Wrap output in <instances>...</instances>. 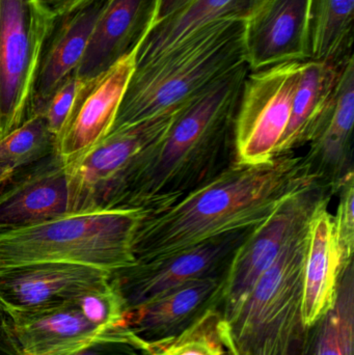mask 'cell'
Masks as SVG:
<instances>
[{
    "label": "cell",
    "mask_w": 354,
    "mask_h": 355,
    "mask_svg": "<svg viewBox=\"0 0 354 355\" xmlns=\"http://www.w3.org/2000/svg\"><path fill=\"white\" fill-rule=\"evenodd\" d=\"M247 64L185 106L163 139L131 164L104 209L164 210L236 160L235 124Z\"/></svg>",
    "instance_id": "obj_1"
},
{
    "label": "cell",
    "mask_w": 354,
    "mask_h": 355,
    "mask_svg": "<svg viewBox=\"0 0 354 355\" xmlns=\"http://www.w3.org/2000/svg\"><path fill=\"white\" fill-rule=\"evenodd\" d=\"M303 156L235 162L164 210L145 213L133 241L136 262L157 260L263 223L287 198L317 183ZM319 183V182H318Z\"/></svg>",
    "instance_id": "obj_2"
},
{
    "label": "cell",
    "mask_w": 354,
    "mask_h": 355,
    "mask_svg": "<svg viewBox=\"0 0 354 355\" xmlns=\"http://www.w3.org/2000/svg\"><path fill=\"white\" fill-rule=\"evenodd\" d=\"M245 18L226 17L135 64L109 133L181 110L247 64Z\"/></svg>",
    "instance_id": "obj_3"
},
{
    "label": "cell",
    "mask_w": 354,
    "mask_h": 355,
    "mask_svg": "<svg viewBox=\"0 0 354 355\" xmlns=\"http://www.w3.org/2000/svg\"><path fill=\"white\" fill-rule=\"evenodd\" d=\"M145 212L98 209L0 232V266L68 263L110 273L136 263L133 241Z\"/></svg>",
    "instance_id": "obj_4"
},
{
    "label": "cell",
    "mask_w": 354,
    "mask_h": 355,
    "mask_svg": "<svg viewBox=\"0 0 354 355\" xmlns=\"http://www.w3.org/2000/svg\"><path fill=\"white\" fill-rule=\"evenodd\" d=\"M309 227L310 223L288 242L238 308L228 318L220 317L233 355H290L301 343Z\"/></svg>",
    "instance_id": "obj_5"
},
{
    "label": "cell",
    "mask_w": 354,
    "mask_h": 355,
    "mask_svg": "<svg viewBox=\"0 0 354 355\" xmlns=\"http://www.w3.org/2000/svg\"><path fill=\"white\" fill-rule=\"evenodd\" d=\"M334 194L315 183L287 198L237 248L222 279L218 312L228 318L257 279L274 264L288 242L311 220L320 204Z\"/></svg>",
    "instance_id": "obj_6"
},
{
    "label": "cell",
    "mask_w": 354,
    "mask_h": 355,
    "mask_svg": "<svg viewBox=\"0 0 354 355\" xmlns=\"http://www.w3.org/2000/svg\"><path fill=\"white\" fill-rule=\"evenodd\" d=\"M50 18L37 0H0V139L31 116L37 58Z\"/></svg>",
    "instance_id": "obj_7"
},
{
    "label": "cell",
    "mask_w": 354,
    "mask_h": 355,
    "mask_svg": "<svg viewBox=\"0 0 354 355\" xmlns=\"http://www.w3.org/2000/svg\"><path fill=\"white\" fill-rule=\"evenodd\" d=\"M303 62L249 71L235 124L236 160L265 164L274 159L291 114Z\"/></svg>",
    "instance_id": "obj_8"
},
{
    "label": "cell",
    "mask_w": 354,
    "mask_h": 355,
    "mask_svg": "<svg viewBox=\"0 0 354 355\" xmlns=\"http://www.w3.org/2000/svg\"><path fill=\"white\" fill-rule=\"evenodd\" d=\"M181 110L109 133L85 155L66 164L70 212L104 209L106 200L135 159L163 139Z\"/></svg>",
    "instance_id": "obj_9"
},
{
    "label": "cell",
    "mask_w": 354,
    "mask_h": 355,
    "mask_svg": "<svg viewBox=\"0 0 354 355\" xmlns=\"http://www.w3.org/2000/svg\"><path fill=\"white\" fill-rule=\"evenodd\" d=\"M253 229L218 236L166 258L136 262L112 273V281L122 293L129 312L184 284L224 277L235 252Z\"/></svg>",
    "instance_id": "obj_10"
},
{
    "label": "cell",
    "mask_w": 354,
    "mask_h": 355,
    "mask_svg": "<svg viewBox=\"0 0 354 355\" xmlns=\"http://www.w3.org/2000/svg\"><path fill=\"white\" fill-rule=\"evenodd\" d=\"M112 275L102 269L68 263L0 266V315L71 304L109 283Z\"/></svg>",
    "instance_id": "obj_11"
},
{
    "label": "cell",
    "mask_w": 354,
    "mask_h": 355,
    "mask_svg": "<svg viewBox=\"0 0 354 355\" xmlns=\"http://www.w3.org/2000/svg\"><path fill=\"white\" fill-rule=\"evenodd\" d=\"M3 317L6 336L16 355H75L98 344L135 336L128 327H95L81 314L75 302Z\"/></svg>",
    "instance_id": "obj_12"
},
{
    "label": "cell",
    "mask_w": 354,
    "mask_h": 355,
    "mask_svg": "<svg viewBox=\"0 0 354 355\" xmlns=\"http://www.w3.org/2000/svg\"><path fill=\"white\" fill-rule=\"evenodd\" d=\"M135 68V51L95 78L85 80L72 114L56 137L54 154L66 164L103 141L114 127Z\"/></svg>",
    "instance_id": "obj_13"
},
{
    "label": "cell",
    "mask_w": 354,
    "mask_h": 355,
    "mask_svg": "<svg viewBox=\"0 0 354 355\" xmlns=\"http://www.w3.org/2000/svg\"><path fill=\"white\" fill-rule=\"evenodd\" d=\"M109 1L85 0L50 18L37 58L31 114L42 112L54 92L76 74L94 29Z\"/></svg>",
    "instance_id": "obj_14"
},
{
    "label": "cell",
    "mask_w": 354,
    "mask_h": 355,
    "mask_svg": "<svg viewBox=\"0 0 354 355\" xmlns=\"http://www.w3.org/2000/svg\"><path fill=\"white\" fill-rule=\"evenodd\" d=\"M311 0H262L245 20L249 70L311 60Z\"/></svg>",
    "instance_id": "obj_15"
},
{
    "label": "cell",
    "mask_w": 354,
    "mask_h": 355,
    "mask_svg": "<svg viewBox=\"0 0 354 355\" xmlns=\"http://www.w3.org/2000/svg\"><path fill=\"white\" fill-rule=\"evenodd\" d=\"M69 212L67 166L54 153L0 192V232L37 225Z\"/></svg>",
    "instance_id": "obj_16"
},
{
    "label": "cell",
    "mask_w": 354,
    "mask_h": 355,
    "mask_svg": "<svg viewBox=\"0 0 354 355\" xmlns=\"http://www.w3.org/2000/svg\"><path fill=\"white\" fill-rule=\"evenodd\" d=\"M224 277L184 284L129 311L127 327L150 348L174 339L220 304Z\"/></svg>",
    "instance_id": "obj_17"
},
{
    "label": "cell",
    "mask_w": 354,
    "mask_h": 355,
    "mask_svg": "<svg viewBox=\"0 0 354 355\" xmlns=\"http://www.w3.org/2000/svg\"><path fill=\"white\" fill-rule=\"evenodd\" d=\"M354 58L343 67L332 112L305 157L321 185L337 191L353 172Z\"/></svg>",
    "instance_id": "obj_18"
},
{
    "label": "cell",
    "mask_w": 354,
    "mask_h": 355,
    "mask_svg": "<svg viewBox=\"0 0 354 355\" xmlns=\"http://www.w3.org/2000/svg\"><path fill=\"white\" fill-rule=\"evenodd\" d=\"M157 0H110L98 20L77 70L89 80L133 53L151 28Z\"/></svg>",
    "instance_id": "obj_19"
},
{
    "label": "cell",
    "mask_w": 354,
    "mask_h": 355,
    "mask_svg": "<svg viewBox=\"0 0 354 355\" xmlns=\"http://www.w3.org/2000/svg\"><path fill=\"white\" fill-rule=\"evenodd\" d=\"M330 200L322 202L310 221L301 304L303 331L315 324L332 308L347 267L337 242L333 214L328 211Z\"/></svg>",
    "instance_id": "obj_20"
},
{
    "label": "cell",
    "mask_w": 354,
    "mask_h": 355,
    "mask_svg": "<svg viewBox=\"0 0 354 355\" xmlns=\"http://www.w3.org/2000/svg\"><path fill=\"white\" fill-rule=\"evenodd\" d=\"M347 60L343 62L317 60L303 62L293 100L292 114L276 147L274 157L294 154L297 150L309 146L319 135L332 112L337 85Z\"/></svg>",
    "instance_id": "obj_21"
},
{
    "label": "cell",
    "mask_w": 354,
    "mask_h": 355,
    "mask_svg": "<svg viewBox=\"0 0 354 355\" xmlns=\"http://www.w3.org/2000/svg\"><path fill=\"white\" fill-rule=\"evenodd\" d=\"M262 0H188L153 25L135 50V64L159 55L202 27L226 17L247 19Z\"/></svg>",
    "instance_id": "obj_22"
},
{
    "label": "cell",
    "mask_w": 354,
    "mask_h": 355,
    "mask_svg": "<svg viewBox=\"0 0 354 355\" xmlns=\"http://www.w3.org/2000/svg\"><path fill=\"white\" fill-rule=\"evenodd\" d=\"M299 355H354V265L343 271L332 308L303 331Z\"/></svg>",
    "instance_id": "obj_23"
},
{
    "label": "cell",
    "mask_w": 354,
    "mask_h": 355,
    "mask_svg": "<svg viewBox=\"0 0 354 355\" xmlns=\"http://www.w3.org/2000/svg\"><path fill=\"white\" fill-rule=\"evenodd\" d=\"M354 0H311V60L343 62L353 56Z\"/></svg>",
    "instance_id": "obj_24"
},
{
    "label": "cell",
    "mask_w": 354,
    "mask_h": 355,
    "mask_svg": "<svg viewBox=\"0 0 354 355\" xmlns=\"http://www.w3.org/2000/svg\"><path fill=\"white\" fill-rule=\"evenodd\" d=\"M55 137L42 112H35L0 139V166L15 172L37 164L54 153Z\"/></svg>",
    "instance_id": "obj_25"
},
{
    "label": "cell",
    "mask_w": 354,
    "mask_h": 355,
    "mask_svg": "<svg viewBox=\"0 0 354 355\" xmlns=\"http://www.w3.org/2000/svg\"><path fill=\"white\" fill-rule=\"evenodd\" d=\"M151 355H233L222 336L218 306L208 309L174 339L153 346Z\"/></svg>",
    "instance_id": "obj_26"
},
{
    "label": "cell",
    "mask_w": 354,
    "mask_h": 355,
    "mask_svg": "<svg viewBox=\"0 0 354 355\" xmlns=\"http://www.w3.org/2000/svg\"><path fill=\"white\" fill-rule=\"evenodd\" d=\"M87 321L103 329L127 327L128 309L112 279L100 289L89 292L75 302Z\"/></svg>",
    "instance_id": "obj_27"
},
{
    "label": "cell",
    "mask_w": 354,
    "mask_h": 355,
    "mask_svg": "<svg viewBox=\"0 0 354 355\" xmlns=\"http://www.w3.org/2000/svg\"><path fill=\"white\" fill-rule=\"evenodd\" d=\"M339 204L334 219L337 242L345 264L353 261L354 252V175L339 188Z\"/></svg>",
    "instance_id": "obj_28"
},
{
    "label": "cell",
    "mask_w": 354,
    "mask_h": 355,
    "mask_svg": "<svg viewBox=\"0 0 354 355\" xmlns=\"http://www.w3.org/2000/svg\"><path fill=\"white\" fill-rule=\"evenodd\" d=\"M85 80L77 76V74L69 77L50 98L45 107L42 110L44 118L52 135L58 137L69 116L72 114L75 102L85 85Z\"/></svg>",
    "instance_id": "obj_29"
},
{
    "label": "cell",
    "mask_w": 354,
    "mask_h": 355,
    "mask_svg": "<svg viewBox=\"0 0 354 355\" xmlns=\"http://www.w3.org/2000/svg\"><path fill=\"white\" fill-rule=\"evenodd\" d=\"M150 352V346L133 336L127 339L98 344L75 355H141Z\"/></svg>",
    "instance_id": "obj_30"
},
{
    "label": "cell",
    "mask_w": 354,
    "mask_h": 355,
    "mask_svg": "<svg viewBox=\"0 0 354 355\" xmlns=\"http://www.w3.org/2000/svg\"><path fill=\"white\" fill-rule=\"evenodd\" d=\"M37 1L48 16L53 17L71 10L85 0H37Z\"/></svg>",
    "instance_id": "obj_31"
},
{
    "label": "cell",
    "mask_w": 354,
    "mask_h": 355,
    "mask_svg": "<svg viewBox=\"0 0 354 355\" xmlns=\"http://www.w3.org/2000/svg\"><path fill=\"white\" fill-rule=\"evenodd\" d=\"M188 0H157L156 4L155 16H154L153 25L157 24L160 21L170 16V14L178 10L179 8L186 3ZM151 26V27H152Z\"/></svg>",
    "instance_id": "obj_32"
},
{
    "label": "cell",
    "mask_w": 354,
    "mask_h": 355,
    "mask_svg": "<svg viewBox=\"0 0 354 355\" xmlns=\"http://www.w3.org/2000/svg\"><path fill=\"white\" fill-rule=\"evenodd\" d=\"M10 352V345L4 329V318L0 315V355H8Z\"/></svg>",
    "instance_id": "obj_33"
},
{
    "label": "cell",
    "mask_w": 354,
    "mask_h": 355,
    "mask_svg": "<svg viewBox=\"0 0 354 355\" xmlns=\"http://www.w3.org/2000/svg\"><path fill=\"white\" fill-rule=\"evenodd\" d=\"M15 174H16V172L12 170V168L0 166V188H1V186H3L4 184L8 183V182L14 177Z\"/></svg>",
    "instance_id": "obj_34"
},
{
    "label": "cell",
    "mask_w": 354,
    "mask_h": 355,
    "mask_svg": "<svg viewBox=\"0 0 354 355\" xmlns=\"http://www.w3.org/2000/svg\"><path fill=\"white\" fill-rule=\"evenodd\" d=\"M301 343L299 344V345L297 346V348H295L294 350H293L292 352H291L290 355H299L301 354Z\"/></svg>",
    "instance_id": "obj_35"
},
{
    "label": "cell",
    "mask_w": 354,
    "mask_h": 355,
    "mask_svg": "<svg viewBox=\"0 0 354 355\" xmlns=\"http://www.w3.org/2000/svg\"><path fill=\"white\" fill-rule=\"evenodd\" d=\"M141 355H151V352L150 354H141Z\"/></svg>",
    "instance_id": "obj_36"
}]
</instances>
